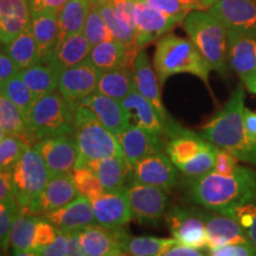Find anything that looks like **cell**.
Masks as SVG:
<instances>
[{
    "instance_id": "d590c367",
    "label": "cell",
    "mask_w": 256,
    "mask_h": 256,
    "mask_svg": "<svg viewBox=\"0 0 256 256\" xmlns=\"http://www.w3.org/2000/svg\"><path fill=\"white\" fill-rule=\"evenodd\" d=\"M89 8L90 0H68L58 12L60 42L74 34L83 31Z\"/></svg>"
},
{
    "instance_id": "5bb4252c",
    "label": "cell",
    "mask_w": 256,
    "mask_h": 256,
    "mask_svg": "<svg viewBox=\"0 0 256 256\" xmlns=\"http://www.w3.org/2000/svg\"><path fill=\"white\" fill-rule=\"evenodd\" d=\"M96 223L110 229L126 226L133 220L127 188L104 191L90 200Z\"/></svg>"
},
{
    "instance_id": "db71d44e",
    "label": "cell",
    "mask_w": 256,
    "mask_h": 256,
    "mask_svg": "<svg viewBox=\"0 0 256 256\" xmlns=\"http://www.w3.org/2000/svg\"><path fill=\"white\" fill-rule=\"evenodd\" d=\"M20 72L19 66L12 60L5 51L0 50V83H2L6 80L17 75Z\"/></svg>"
},
{
    "instance_id": "2e32d148",
    "label": "cell",
    "mask_w": 256,
    "mask_h": 256,
    "mask_svg": "<svg viewBox=\"0 0 256 256\" xmlns=\"http://www.w3.org/2000/svg\"><path fill=\"white\" fill-rule=\"evenodd\" d=\"M209 11L228 31L256 38V0H216Z\"/></svg>"
},
{
    "instance_id": "4dcf8cb0",
    "label": "cell",
    "mask_w": 256,
    "mask_h": 256,
    "mask_svg": "<svg viewBox=\"0 0 256 256\" xmlns=\"http://www.w3.org/2000/svg\"><path fill=\"white\" fill-rule=\"evenodd\" d=\"M133 89H136L133 63H127L116 68L101 72L96 92L121 101Z\"/></svg>"
},
{
    "instance_id": "6da1fadb",
    "label": "cell",
    "mask_w": 256,
    "mask_h": 256,
    "mask_svg": "<svg viewBox=\"0 0 256 256\" xmlns=\"http://www.w3.org/2000/svg\"><path fill=\"white\" fill-rule=\"evenodd\" d=\"M244 108V88L240 84L222 110L203 127L200 136L241 162L256 166V144L246 130Z\"/></svg>"
},
{
    "instance_id": "680465c9",
    "label": "cell",
    "mask_w": 256,
    "mask_h": 256,
    "mask_svg": "<svg viewBox=\"0 0 256 256\" xmlns=\"http://www.w3.org/2000/svg\"><path fill=\"white\" fill-rule=\"evenodd\" d=\"M5 136H6V133H5L4 128H2V124H0V142H2V140L4 139Z\"/></svg>"
},
{
    "instance_id": "bcb514c9",
    "label": "cell",
    "mask_w": 256,
    "mask_h": 256,
    "mask_svg": "<svg viewBox=\"0 0 256 256\" xmlns=\"http://www.w3.org/2000/svg\"><path fill=\"white\" fill-rule=\"evenodd\" d=\"M58 234V229L46 218H40L36 226V235H34V255L38 249L46 247L55 241Z\"/></svg>"
},
{
    "instance_id": "c3c4849f",
    "label": "cell",
    "mask_w": 256,
    "mask_h": 256,
    "mask_svg": "<svg viewBox=\"0 0 256 256\" xmlns=\"http://www.w3.org/2000/svg\"><path fill=\"white\" fill-rule=\"evenodd\" d=\"M238 168H240L238 159L235 158L232 153L226 151V150L218 148L212 171H215L220 174L230 176V174H236Z\"/></svg>"
},
{
    "instance_id": "9f6ffc18",
    "label": "cell",
    "mask_w": 256,
    "mask_h": 256,
    "mask_svg": "<svg viewBox=\"0 0 256 256\" xmlns=\"http://www.w3.org/2000/svg\"><path fill=\"white\" fill-rule=\"evenodd\" d=\"M243 121L249 138L256 144V112L246 107L243 112Z\"/></svg>"
},
{
    "instance_id": "7c38bea8",
    "label": "cell",
    "mask_w": 256,
    "mask_h": 256,
    "mask_svg": "<svg viewBox=\"0 0 256 256\" xmlns=\"http://www.w3.org/2000/svg\"><path fill=\"white\" fill-rule=\"evenodd\" d=\"M166 220L174 240L190 247L206 250V228L200 210L174 206L166 214Z\"/></svg>"
},
{
    "instance_id": "7dc6e473",
    "label": "cell",
    "mask_w": 256,
    "mask_h": 256,
    "mask_svg": "<svg viewBox=\"0 0 256 256\" xmlns=\"http://www.w3.org/2000/svg\"><path fill=\"white\" fill-rule=\"evenodd\" d=\"M212 256H256V248L252 243H229L208 250Z\"/></svg>"
},
{
    "instance_id": "f907efd6",
    "label": "cell",
    "mask_w": 256,
    "mask_h": 256,
    "mask_svg": "<svg viewBox=\"0 0 256 256\" xmlns=\"http://www.w3.org/2000/svg\"><path fill=\"white\" fill-rule=\"evenodd\" d=\"M68 2V0H28L31 17L46 12L58 14L60 8Z\"/></svg>"
},
{
    "instance_id": "8992f818",
    "label": "cell",
    "mask_w": 256,
    "mask_h": 256,
    "mask_svg": "<svg viewBox=\"0 0 256 256\" xmlns=\"http://www.w3.org/2000/svg\"><path fill=\"white\" fill-rule=\"evenodd\" d=\"M75 112L58 89L38 98L25 115L34 144L44 138L74 136Z\"/></svg>"
},
{
    "instance_id": "11a10c76",
    "label": "cell",
    "mask_w": 256,
    "mask_h": 256,
    "mask_svg": "<svg viewBox=\"0 0 256 256\" xmlns=\"http://www.w3.org/2000/svg\"><path fill=\"white\" fill-rule=\"evenodd\" d=\"M204 252H202V249L190 247V246L183 244L180 242H176L174 246H171L165 252V256H202Z\"/></svg>"
},
{
    "instance_id": "b9f144b4",
    "label": "cell",
    "mask_w": 256,
    "mask_h": 256,
    "mask_svg": "<svg viewBox=\"0 0 256 256\" xmlns=\"http://www.w3.org/2000/svg\"><path fill=\"white\" fill-rule=\"evenodd\" d=\"M83 34H86L92 46L101 42L114 40L113 34H110V28L102 17L100 8L94 0L90 2V8H89L84 26H83Z\"/></svg>"
},
{
    "instance_id": "94428289",
    "label": "cell",
    "mask_w": 256,
    "mask_h": 256,
    "mask_svg": "<svg viewBox=\"0 0 256 256\" xmlns=\"http://www.w3.org/2000/svg\"><path fill=\"white\" fill-rule=\"evenodd\" d=\"M255 198H256V194H255Z\"/></svg>"
},
{
    "instance_id": "e575fe53",
    "label": "cell",
    "mask_w": 256,
    "mask_h": 256,
    "mask_svg": "<svg viewBox=\"0 0 256 256\" xmlns=\"http://www.w3.org/2000/svg\"><path fill=\"white\" fill-rule=\"evenodd\" d=\"M4 51L17 64L19 69H25L40 62V52L31 25L6 44Z\"/></svg>"
},
{
    "instance_id": "3957f363",
    "label": "cell",
    "mask_w": 256,
    "mask_h": 256,
    "mask_svg": "<svg viewBox=\"0 0 256 256\" xmlns=\"http://www.w3.org/2000/svg\"><path fill=\"white\" fill-rule=\"evenodd\" d=\"M153 66L162 86L178 74H190L209 86V64L190 40L177 34H168L156 40Z\"/></svg>"
},
{
    "instance_id": "836d02e7",
    "label": "cell",
    "mask_w": 256,
    "mask_h": 256,
    "mask_svg": "<svg viewBox=\"0 0 256 256\" xmlns=\"http://www.w3.org/2000/svg\"><path fill=\"white\" fill-rule=\"evenodd\" d=\"M120 241L124 254L133 256H162L177 240L152 238V236H130L121 229Z\"/></svg>"
},
{
    "instance_id": "f6af8a7d",
    "label": "cell",
    "mask_w": 256,
    "mask_h": 256,
    "mask_svg": "<svg viewBox=\"0 0 256 256\" xmlns=\"http://www.w3.org/2000/svg\"><path fill=\"white\" fill-rule=\"evenodd\" d=\"M20 210L18 203H0V249L6 250L10 244L12 222Z\"/></svg>"
},
{
    "instance_id": "d6986e66",
    "label": "cell",
    "mask_w": 256,
    "mask_h": 256,
    "mask_svg": "<svg viewBox=\"0 0 256 256\" xmlns=\"http://www.w3.org/2000/svg\"><path fill=\"white\" fill-rule=\"evenodd\" d=\"M78 196V191L74 184L72 174L51 176L40 197L25 211L34 215L36 214L44 215V214L66 206Z\"/></svg>"
},
{
    "instance_id": "52a82bcc",
    "label": "cell",
    "mask_w": 256,
    "mask_h": 256,
    "mask_svg": "<svg viewBox=\"0 0 256 256\" xmlns=\"http://www.w3.org/2000/svg\"><path fill=\"white\" fill-rule=\"evenodd\" d=\"M74 138L78 150L76 168L86 166L92 160L122 154L115 134L107 130L83 104L76 108Z\"/></svg>"
},
{
    "instance_id": "f5cc1de1",
    "label": "cell",
    "mask_w": 256,
    "mask_h": 256,
    "mask_svg": "<svg viewBox=\"0 0 256 256\" xmlns=\"http://www.w3.org/2000/svg\"><path fill=\"white\" fill-rule=\"evenodd\" d=\"M12 170L0 171V203H16Z\"/></svg>"
},
{
    "instance_id": "277c9868",
    "label": "cell",
    "mask_w": 256,
    "mask_h": 256,
    "mask_svg": "<svg viewBox=\"0 0 256 256\" xmlns=\"http://www.w3.org/2000/svg\"><path fill=\"white\" fill-rule=\"evenodd\" d=\"M183 26L194 46L197 48L211 70L226 75L228 72V28L216 16L208 11L190 12Z\"/></svg>"
},
{
    "instance_id": "83f0119b",
    "label": "cell",
    "mask_w": 256,
    "mask_h": 256,
    "mask_svg": "<svg viewBox=\"0 0 256 256\" xmlns=\"http://www.w3.org/2000/svg\"><path fill=\"white\" fill-rule=\"evenodd\" d=\"M90 49V43L83 31L78 32L60 40L57 44L51 58L46 64H49L60 74L64 70L87 60Z\"/></svg>"
},
{
    "instance_id": "d4e9b609",
    "label": "cell",
    "mask_w": 256,
    "mask_h": 256,
    "mask_svg": "<svg viewBox=\"0 0 256 256\" xmlns=\"http://www.w3.org/2000/svg\"><path fill=\"white\" fill-rule=\"evenodd\" d=\"M140 49L136 46H127L122 42L110 40L92 46L87 60L100 72H106L127 63H133Z\"/></svg>"
},
{
    "instance_id": "ffe728a7",
    "label": "cell",
    "mask_w": 256,
    "mask_h": 256,
    "mask_svg": "<svg viewBox=\"0 0 256 256\" xmlns=\"http://www.w3.org/2000/svg\"><path fill=\"white\" fill-rule=\"evenodd\" d=\"M120 102L130 124L142 127L159 136H166L170 130L168 124L162 119L154 106L144 98L136 89H133Z\"/></svg>"
},
{
    "instance_id": "7bdbcfd3",
    "label": "cell",
    "mask_w": 256,
    "mask_h": 256,
    "mask_svg": "<svg viewBox=\"0 0 256 256\" xmlns=\"http://www.w3.org/2000/svg\"><path fill=\"white\" fill-rule=\"evenodd\" d=\"M31 146L23 138L6 134L0 142V171L14 168L23 153Z\"/></svg>"
},
{
    "instance_id": "74e56055",
    "label": "cell",
    "mask_w": 256,
    "mask_h": 256,
    "mask_svg": "<svg viewBox=\"0 0 256 256\" xmlns=\"http://www.w3.org/2000/svg\"><path fill=\"white\" fill-rule=\"evenodd\" d=\"M100 8L102 17H104L106 24L110 28V34H113L114 40L122 42L127 46H136V30L126 23L122 18L118 16L113 6L108 0H94Z\"/></svg>"
},
{
    "instance_id": "30bf717a",
    "label": "cell",
    "mask_w": 256,
    "mask_h": 256,
    "mask_svg": "<svg viewBox=\"0 0 256 256\" xmlns=\"http://www.w3.org/2000/svg\"><path fill=\"white\" fill-rule=\"evenodd\" d=\"M127 194L133 220L140 224H156L165 215L168 196L164 188L132 182Z\"/></svg>"
},
{
    "instance_id": "f35d334b",
    "label": "cell",
    "mask_w": 256,
    "mask_h": 256,
    "mask_svg": "<svg viewBox=\"0 0 256 256\" xmlns=\"http://www.w3.org/2000/svg\"><path fill=\"white\" fill-rule=\"evenodd\" d=\"M0 92L17 106L23 113L24 118L30 110L32 104H34V101L37 100L34 92L26 86V83L22 80L19 72L0 83Z\"/></svg>"
},
{
    "instance_id": "f546056e",
    "label": "cell",
    "mask_w": 256,
    "mask_h": 256,
    "mask_svg": "<svg viewBox=\"0 0 256 256\" xmlns=\"http://www.w3.org/2000/svg\"><path fill=\"white\" fill-rule=\"evenodd\" d=\"M86 166L95 172L104 185V191L124 188L127 179L132 176V166L128 164L122 154L92 160Z\"/></svg>"
},
{
    "instance_id": "f1b7e54d",
    "label": "cell",
    "mask_w": 256,
    "mask_h": 256,
    "mask_svg": "<svg viewBox=\"0 0 256 256\" xmlns=\"http://www.w3.org/2000/svg\"><path fill=\"white\" fill-rule=\"evenodd\" d=\"M30 25L37 42L40 62L48 63L60 42L58 14L46 12L32 16Z\"/></svg>"
},
{
    "instance_id": "681fc988",
    "label": "cell",
    "mask_w": 256,
    "mask_h": 256,
    "mask_svg": "<svg viewBox=\"0 0 256 256\" xmlns=\"http://www.w3.org/2000/svg\"><path fill=\"white\" fill-rule=\"evenodd\" d=\"M36 255H44V256H66L70 255V246H69V238L68 232H63L58 229L57 238L51 244L38 249Z\"/></svg>"
},
{
    "instance_id": "44dd1931",
    "label": "cell",
    "mask_w": 256,
    "mask_h": 256,
    "mask_svg": "<svg viewBox=\"0 0 256 256\" xmlns=\"http://www.w3.org/2000/svg\"><path fill=\"white\" fill-rule=\"evenodd\" d=\"M206 223L209 249L229 244V243H250L244 230L232 216L220 211H202Z\"/></svg>"
},
{
    "instance_id": "7402d4cb",
    "label": "cell",
    "mask_w": 256,
    "mask_h": 256,
    "mask_svg": "<svg viewBox=\"0 0 256 256\" xmlns=\"http://www.w3.org/2000/svg\"><path fill=\"white\" fill-rule=\"evenodd\" d=\"M121 228L110 229L95 223L80 230V244L87 256L126 255L120 241Z\"/></svg>"
},
{
    "instance_id": "e0dca14e",
    "label": "cell",
    "mask_w": 256,
    "mask_h": 256,
    "mask_svg": "<svg viewBox=\"0 0 256 256\" xmlns=\"http://www.w3.org/2000/svg\"><path fill=\"white\" fill-rule=\"evenodd\" d=\"M133 72L134 84H136V90L154 106L162 119L171 128L176 122L171 119V116L165 110L162 98V90H160L162 84H160L158 76H156L154 66L150 62L147 52L144 49L138 51L136 57H134Z\"/></svg>"
},
{
    "instance_id": "816d5d0a",
    "label": "cell",
    "mask_w": 256,
    "mask_h": 256,
    "mask_svg": "<svg viewBox=\"0 0 256 256\" xmlns=\"http://www.w3.org/2000/svg\"><path fill=\"white\" fill-rule=\"evenodd\" d=\"M108 2L113 6L118 16L136 30V20H134L136 0H108Z\"/></svg>"
},
{
    "instance_id": "ab89813d",
    "label": "cell",
    "mask_w": 256,
    "mask_h": 256,
    "mask_svg": "<svg viewBox=\"0 0 256 256\" xmlns=\"http://www.w3.org/2000/svg\"><path fill=\"white\" fill-rule=\"evenodd\" d=\"M164 14L185 18L190 12L208 11L216 0H142Z\"/></svg>"
},
{
    "instance_id": "8d00e7d4",
    "label": "cell",
    "mask_w": 256,
    "mask_h": 256,
    "mask_svg": "<svg viewBox=\"0 0 256 256\" xmlns=\"http://www.w3.org/2000/svg\"><path fill=\"white\" fill-rule=\"evenodd\" d=\"M0 124L8 136H17L23 138L34 146V138L31 136L26 121L22 110L0 92Z\"/></svg>"
},
{
    "instance_id": "4316f807",
    "label": "cell",
    "mask_w": 256,
    "mask_h": 256,
    "mask_svg": "<svg viewBox=\"0 0 256 256\" xmlns=\"http://www.w3.org/2000/svg\"><path fill=\"white\" fill-rule=\"evenodd\" d=\"M229 68L240 78L256 72V38L248 34L228 31Z\"/></svg>"
},
{
    "instance_id": "484cf974",
    "label": "cell",
    "mask_w": 256,
    "mask_h": 256,
    "mask_svg": "<svg viewBox=\"0 0 256 256\" xmlns=\"http://www.w3.org/2000/svg\"><path fill=\"white\" fill-rule=\"evenodd\" d=\"M31 23L28 0H0V40L6 46Z\"/></svg>"
},
{
    "instance_id": "9c48e42d",
    "label": "cell",
    "mask_w": 256,
    "mask_h": 256,
    "mask_svg": "<svg viewBox=\"0 0 256 256\" xmlns=\"http://www.w3.org/2000/svg\"><path fill=\"white\" fill-rule=\"evenodd\" d=\"M185 18L171 16L147 5L142 0H136L134 20H136V46L144 49L147 44L158 40L170 34Z\"/></svg>"
},
{
    "instance_id": "7a4b0ae2",
    "label": "cell",
    "mask_w": 256,
    "mask_h": 256,
    "mask_svg": "<svg viewBox=\"0 0 256 256\" xmlns=\"http://www.w3.org/2000/svg\"><path fill=\"white\" fill-rule=\"evenodd\" d=\"M256 171L240 166L234 174L210 171L194 178L190 196L208 210L220 211L250 200H255Z\"/></svg>"
},
{
    "instance_id": "ba28073f",
    "label": "cell",
    "mask_w": 256,
    "mask_h": 256,
    "mask_svg": "<svg viewBox=\"0 0 256 256\" xmlns=\"http://www.w3.org/2000/svg\"><path fill=\"white\" fill-rule=\"evenodd\" d=\"M50 177L49 170L36 147H28L12 168V183L20 210H28L40 197Z\"/></svg>"
},
{
    "instance_id": "4fadbf2b",
    "label": "cell",
    "mask_w": 256,
    "mask_h": 256,
    "mask_svg": "<svg viewBox=\"0 0 256 256\" xmlns=\"http://www.w3.org/2000/svg\"><path fill=\"white\" fill-rule=\"evenodd\" d=\"M72 136H49L34 144L50 176L72 174L78 158V144Z\"/></svg>"
},
{
    "instance_id": "5b68a950",
    "label": "cell",
    "mask_w": 256,
    "mask_h": 256,
    "mask_svg": "<svg viewBox=\"0 0 256 256\" xmlns=\"http://www.w3.org/2000/svg\"><path fill=\"white\" fill-rule=\"evenodd\" d=\"M168 138L165 152L176 168L190 178H197L212 171L218 147L174 124L166 133Z\"/></svg>"
},
{
    "instance_id": "9a60e30c",
    "label": "cell",
    "mask_w": 256,
    "mask_h": 256,
    "mask_svg": "<svg viewBox=\"0 0 256 256\" xmlns=\"http://www.w3.org/2000/svg\"><path fill=\"white\" fill-rule=\"evenodd\" d=\"M132 182L170 191L177 184V168L168 153L160 151L139 160L132 168Z\"/></svg>"
},
{
    "instance_id": "91938a15",
    "label": "cell",
    "mask_w": 256,
    "mask_h": 256,
    "mask_svg": "<svg viewBox=\"0 0 256 256\" xmlns=\"http://www.w3.org/2000/svg\"><path fill=\"white\" fill-rule=\"evenodd\" d=\"M2 46H4V44H2V40H0V50H2Z\"/></svg>"
},
{
    "instance_id": "8fae6325",
    "label": "cell",
    "mask_w": 256,
    "mask_h": 256,
    "mask_svg": "<svg viewBox=\"0 0 256 256\" xmlns=\"http://www.w3.org/2000/svg\"><path fill=\"white\" fill-rule=\"evenodd\" d=\"M100 75V70L86 60L60 72L57 89L74 108H78L83 100L98 90Z\"/></svg>"
},
{
    "instance_id": "cb8c5ba5",
    "label": "cell",
    "mask_w": 256,
    "mask_h": 256,
    "mask_svg": "<svg viewBox=\"0 0 256 256\" xmlns=\"http://www.w3.org/2000/svg\"><path fill=\"white\" fill-rule=\"evenodd\" d=\"M81 104L86 106L96 119L115 136L130 126L121 102L110 96L96 92L83 100Z\"/></svg>"
},
{
    "instance_id": "60d3db41",
    "label": "cell",
    "mask_w": 256,
    "mask_h": 256,
    "mask_svg": "<svg viewBox=\"0 0 256 256\" xmlns=\"http://www.w3.org/2000/svg\"><path fill=\"white\" fill-rule=\"evenodd\" d=\"M220 212L226 214L238 220L249 241L256 248V198L220 210Z\"/></svg>"
},
{
    "instance_id": "603a6c76",
    "label": "cell",
    "mask_w": 256,
    "mask_h": 256,
    "mask_svg": "<svg viewBox=\"0 0 256 256\" xmlns=\"http://www.w3.org/2000/svg\"><path fill=\"white\" fill-rule=\"evenodd\" d=\"M44 218L63 232L82 230L96 223L90 200L82 194H78L66 206L44 214Z\"/></svg>"
},
{
    "instance_id": "6f0895ef",
    "label": "cell",
    "mask_w": 256,
    "mask_h": 256,
    "mask_svg": "<svg viewBox=\"0 0 256 256\" xmlns=\"http://www.w3.org/2000/svg\"><path fill=\"white\" fill-rule=\"evenodd\" d=\"M242 81L244 83L246 88H247L250 92H252V94L256 95V72L250 74V75L246 76V78H243Z\"/></svg>"
},
{
    "instance_id": "6125c7cd",
    "label": "cell",
    "mask_w": 256,
    "mask_h": 256,
    "mask_svg": "<svg viewBox=\"0 0 256 256\" xmlns=\"http://www.w3.org/2000/svg\"><path fill=\"white\" fill-rule=\"evenodd\" d=\"M90 2H92V0H90Z\"/></svg>"
},
{
    "instance_id": "d6a6232c",
    "label": "cell",
    "mask_w": 256,
    "mask_h": 256,
    "mask_svg": "<svg viewBox=\"0 0 256 256\" xmlns=\"http://www.w3.org/2000/svg\"><path fill=\"white\" fill-rule=\"evenodd\" d=\"M19 75L36 98L58 88L60 74L49 64L38 62L28 68L22 69Z\"/></svg>"
},
{
    "instance_id": "1f68e13d",
    "label": "cell",
    "mask_w": 256,
    "mask_h": 256,
    "mask_svg": "<svg viewBox=\"0 0 256 256\" xmlns=\"http://www.w3.org/2000/svg\"><path fill=\"white\" fill-rule=\"evenodd\" d=\"M38 217L34 214L19 210L12 222L10 246L16 255H34V235Z\"/></svg>"
},
{
    "instance_id": "ac0fdd59",
    "label": "cell",
    "mask_w": 256,
    "mask_h": 256,
    "mask_svg": "<svg viewBox=\"0 0 256 256\" xmlns=\"http://www.w3.org/2000/svg\"><path fill=\"white\" fill-rule=\"evenodd\" d=\"M115 136L120 144L124 159L132 168L145 156L165 151L162 136L133 124H130Z\"/></svg>"
},
{
    "instance_id": "ee69618b",
    "label": "cell",
    "mask_w": 256,
    "mask_h": 256,
    "mask_svg": "<svg viewBox=\"0 0 256 256\" xmlns=\"http://www.w3.org/2000/svg\"><path fill=\"white\" fill-rule=\"evenodd\" d=\"M72 177L78 188V194L88 197L89 200L94 198L104 191V185L98 176L88 166H80L75 168L72 172Z\"/></svg>"
}]
</instances>
